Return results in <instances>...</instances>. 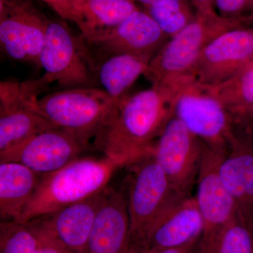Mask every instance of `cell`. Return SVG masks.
Segmentation results:
<instances>
[{
	"label": "cell",
	"mask_w": 253,
	"mask_h": 253,
	"mask_svg": "<svg viewBox=\"0 0 253 253\" xmlns=\"http://www.w3.org/2000/svg\"><path fill=\"white\" fill-rule=\"evenodd\" d=\"M181 90L159 85L123 96L94 139L105 156L126 166L154 151L157 139L173 116V104Z\"/></svg>",
	"instance_id": "6da1fadb"
},
{
	"label": "cell",
	"mask_w": 253,
	"mask_h": 253,
	"mask_svg": "<svg viewBox=\"0 0 253 253\" xmlns=\"http://www.w3.org/2000/svg\"><path fill=\"white\" fill-rule=\"evenodd\" d=\"M246 27L235 20L216 13H196V18L171 38L149 63L146 76L153 84L180 89L193 81L195 63L204 48L222 33Z\"/></svg>",
	"instance_id": "3957f363"
},
{
	"label": "cell",
	"mask_w": 253,
	"mask_h": 253,
	"mask_svg": "<svg viewBox=\"0 0 253 253\" xmlns=\"http://www.w3.org/2000/svg\"><path fill=\"white\" fill-rule=\"evenodd\" d=\"M41 174L18 163H0V219L19 221Z\"/></svg>",
	"instance_id": "d6986e66"
},
{
	"label": "cell",
	"mask_w": 253,
	"mask_h": 253,
	"mask_svg": "<svg viewBox=\"0 0 253 253\" xmlns=\"http://www.w3.org/2000/svg\"><path fill=\"white\" fill-rule=\"evenodd\" d=\"M40 238L36 223H0V253H38Z\"/></svg>",
	"instance_id": "cb8c5ba5"
},
{
	"label": "cell",
	"mask_w": 253,
	"mask_h": 253,
	"mask_svg": "<svg viewBox=\"0 0 253 253\" xmlns=\"http://www.w3.org/2000/svg\"><path fill=\"white\" fill-rule=\"evenodd\" d=\"M219 16L253 27V0H214Z\"/></svg>",
	"instance_id": "484cf974"
},
{
	"label": "cell",
	"mask_w": 253,
	"mask_h": 253,
	"mask_svg": "<svg viewBox=\"0 0 253 253\" xmlns=\"http://www.w3.org/2000/svg\"><path fill=\"white\" fill-rule=\"evenodd\" d=\"M136 10L133 0H71L66 18L78 25L84 38L117 26Z\"/></svg>",
	"instance_id": "ffe728a7"
},
{
	"label": "cell",
	"mask_w": 253,
	"mask_h": 253,
	"mask_svg": "<svg viewBox=\"0 0 253 253\" xmlns=\"http://www.w3.org/2000/svg\"><path fill=\"white\" fill-rule=\"evenodd\" d=\"M136 1L142 3V4L146 5V7H147V6L162 4V3L167 1L168 0H136Z\"/></svg>",
	"instance_id": "1f68e13d"
},
{
	"label": "cell",
	"mask_w": 253,
	"mask_h": 253,
	"mask_svg": "<svg viewBox=\"0 0 253 253\" xmlns=\"http://www.w3.org/2000/svg\"><path fill=\"white\" fill-rule=\"evenodd\" d=\"M220 174L238 215L253 234V128L233 121Z\"/></svg>",
	"instance_id": "4fadbf2b"
},
{
	"label": "cell",
	"mask_w": 253,
	"mask_h": 253,
	"mask_svg": "<svg viewBox=\"0 0 253 253\" xmlns=\"http://www.w3.org/2000/svg\"><path fill=\"white\" fill-rule=\"evenodd\" d=\"M231 115L234 122L253 128V104L239 112Z\"/></svg>",
	"instance_id": "83f0119b"
},
{
	"label": "cell",
	"mask_w": 253,
	"mask_h": 253,
	"mask_svg": "<svg viewBox=\"0 0 253 253\" xmlns=\"http://www.w3.org/2000/svg\"><path fill=\"white\" fill-rule=\"evenodd\" d=\"M36 223L40 238L38 253H71L43 225L41 218L33 219Z\"/></svg>",
	"instance_id": "4316f807"
},
{
	"label": "cell",
	"mask_w": 253,
	"mask_h": 253,
	"mask_svg": "<svg viewBox=\"0 0 253 253\" xmlns=\"http://www.w3.org/2000/svg\"><path fill=\"white\" fill-rule=\"evenodd\" d=\"M49 21L31 4L3 0L0 18V46L9 59L40 68Z\"/></svg>",
	"instance_id": "9c48e42d"
},
{
	"label": "cell",
	"mask_w": 253,
	"mask_h": 253,
	"mask_svg": "<svg viewBox=\"0 0 253 253\" xmlns=\"http://www.w3.org/2000/svg\"><path fill=\"white\" fill-rule=\"evenodd\" d=\"M33 99L23 90L21 83H0V152L55 128L35 109Z\"/></svg>",
	"instance_id": "9a60e30c"
},
{
	"label": "cell",
	"mask_w": 253,
	"mask_h": 253,
	"mask_svg": "<svg viewBox=\"0 0 253 253\" xmlns=\"http://www.w3.org/2000/svg\"><path fill=\"white\" fill-rule=\"evenodd\" d=\"M196 253H253V234L236 215L219 229L203 234Z\"/></svg>",
	"instance_id": "7402d4cb"
},
{
	"label": "cell",
	"mask_w": 253,
	"mask_h": 253,
	"mask_svg": "<svg viewBox=\"0 0 253 253\" xmlns=\"http://www.w3.org/2000/svg\"><path fill=\"white\" fill-rule=\"evenodd\" d=\"M173 116L206 146H227L233 118L215 98L193 83L184 86L174 99Z\"/></svg>",
	"instance_id": "30bf717a"
},
{
	"label": "cell",
	"mask_w": 253,
	"mask_h": 253,
	"mask_svg": "<svg viewBox=\"0 0 253 253\" xmlns=\"http://www.w3.org/2000/svg\"><path fill=\"white\" fill-rule=\"evenodd\" d=\"M196 13L201 14H212L216 13L214 0H191Z\"/></svg>",
	"instance_id": "f1b7e54d"
},
{
	"label": "cell",
	"mask_w": 253,
	"mask_h": 253,
	"mask_svg": "<svg viewBox=\"0 0 253 253\" xmlns=\"http://www.w3.org/2000/svg\"><path fill=\"white\" fill-rule=\"evenodd\" d=\"M226 147L211 148L204 144L200 166L196 199L204 221L203 234L212 232L238 214L235 201L226 189L220 167Z\"/></svg>",
	"instance_id": "5bb4252c"
},
{
	"label": "cell",
	"mask_w": 253,
	"mask_h": 253,
	"mask_svg": "<svg viewBox=\"0 0 253 253\" xmlns=\"http://www.w3.org/2000/svg\"><path fill=\"white\" fill-rule=\"evenodd\" d=\"M200 239H195L184 246L164 250L156 253H196Z\"/></svg>",
	"instance_id": "f546056e"
},
{
	"label": "cell",
	"mask_w": 253,
	"mask_h": 253,
	"mask_svg": "<svg viewBox=\"0 0 253 253\" xmlns=\"http://www.w3.org/2000/svg\"><path fill=\"white\" fill-rule=\"evenodd\" d=\"M44 1L52 6L53 8H54V9L56 10L61 16L66 18L68 5L71 0H44Z\"/></svg>",
	"instance_id": "4dcf8cb0"
},
{
	"label": "cell",
	"mask_w": 253,
	"mask_h": 253,
	"mask_svg": "<svg viewBox=\"0 0 253 253\" xmlns=\"http://www.w3.org/2000/svg\"><path fill=\"white\" fill-rule=\"evenodd\" d=\"M118 101L96 86L63 89L33 100L36 111L54 127L90 140L98 135Z\"/></svg>",
	"instance_id": "8992f818"
},
{
	"label": "cell",
	"mask_w": 253,
	"mask_h": 253,
	"mask_svg": "<svg viewBox=\"0 0 253 253\" xmlns=\"http://www.w3.org/2000/svg\"><path fill=\"white\" fill-rule=\"evenodd\" d=\"M84 253H132L124 191L108 186Z\"/></svg>",
	"instance_id": "e0dca14e"
},
{
	"label": "cell",
	"mask_w": 253,
	"mask_h": 253,
	"mask_svg": "<svg viewBox=\"0 0 253 253\" xmlns=\"http://www.w3.org/2000/svg\"><path fill=\"white\" fill-rule=\"evenodd\" d=\"M126 166L124 161L105 156L79 158L55 172L41 174L19 222L49 215L101 192L116 171Z\"/></svg>",
	"instance_id": "7a4b0ae2"
},
{
	"label": "cell",
	"mask_w": 253,
	"mask_h": 253,
	"mask_svg": "<svg viewBox=\"0 0 253 253\" xmlns=\"http://www.w3.org/2000/svg\"><path fill=\"white\" fill-rule=\"evenodd\" d=\"M204 144L174 116L155 143L154 154L173 190L181 197L191 196L197 181Z\"/></svg>",
	"instance_id": "ba28073f"
},
{
	"label": "cell",
	"mask_w": 253,
	"mask_h": 253,
	"mask_svg": "<svg viewBox=\"0 0 253 253\" xmlns=\"http://www.w3.org/2000/svg\"><path fill=\"white\" fill-rule=\"evenodd\" d=\"M253 61V27L235 28L222 33L204 48L191 76L198 85H216Z\"/></svg>",
	"instance_id": "7c38bea8"
},
{
	"label": "cell",
	"mask_w": 253,
	"mask_h": 253,
	"mask_svg": "<svg viewBox=\"0 0 253 253\" xmlns=\"http://www.w3.org/2000/svg\"><path fill=\"white\" fill-rule=\"evenodd\" d=\"M39 63L42 76L21 83L31 97L38 98L52 83L66 89L94 87L98 83L97 66L84 40L63 23L49 21Z\"/></svg>",
	"instance_id": "277c9868"
},
{
	"label": "cell",
	"mask_w": 253,
	"mask_h": 253,
	"mask_svg": "<svg viewBox=\"0 0 253 253\" xmlns=\"http://www.w3.org/2000/svg\"><path fill=\"white\" fill-rule=\"evenodd\" d=\"M101 192L41 218L51 235L71 253H84L106 192Z\"/></svg>",
	"instance_id": "ac0fdd59"
},
{
	"label": "cell",
	"mask_w": 253,
	"mask_h": 253,
	"mask_svg": "<svg viewBox=\"0 0 253 253\" xmlns=\"http://www.w3.org/2000/svg\"><path fill=\"white\" fill-rule=\"evenodd\" d=\"M150 61L136 55H113L103 59L97 66V82L111 98L119 101L138 78L146 75Z\"/></svg>",
	"instance_id": "44dd1931"
},
{
	"label": "cell",
	"mask_w": 253,
	"mask_h": 253,
	"mask_svg": "<svg viewBox=\"0 0 253 253\" xmlns=\"http://www.w3.org/2000/svg\"><path fill=\"white\" fill-rule=\"evenodd\" d=\"M129 168L126 196L132 253H144L148 239L161 214L183 199L174 192L154 154L141 156Z\"/></svg>",
	"instance_id": "5b68a950"
},
{
	"label": "cell",
	"mask_w": 253,
	"mask_h": 253,
	"mask_svg": "<svg viewBox=\"0 0 253 253\" xmlns=\"http://www.w3.org/2000/svg\"><path fill=\"white\" fill-rule=\"evenodd\" d=\"M204 221L196 197L183 198L168 208L155 224L144 253H156L201 239Z\"/></svg>",
	"instance_id": "2e32d148"
},
{
	"label": "cell",
	"mask_w": 253,
	"mask_h": 253,
	"mask_svg": "<svg viewBox=\"0 0 253 253\" xmlns=\"http://www.w3.org/2000/svg\"><path fill=\"white\" fill-rule=\"evenodd\" d=\"M168 38L148 13L139 9L114 27L82 37L88 49L103 59L126 54L151 60L167 42Z\"/></svg>",
	"instance_id": "8fae6325"
},
{
	"label": "cell",
	"mask_w": 253,
	"mask_h": 253,
	"mask_svg": "<svg viewBox=\"0 0 253 253\" xmlns=\"http://www.w3.org/2000/svg\"><path fill=\"white\" fill-rule=\"evenodd\" d=\"M200 86L217 99L230 114L239 112L253 104V61L227 81L216 85Z\"/></svg>",
	"instance_id": "603a6c76"
},
{
	"label": "cell",
	"mask_w": 253,
	"mask_h": 253,
	"mask_svg": "<svg viewBox=\"0 0 253 253\" xmlns=\"http://www.w3.org/2000/svg\"><path fill=\"white\" fill-rule=\"evenodd\" d=\"M147 9L148 14L170 38L192 22L196 15L193 14L186 0H168L162 4L147 6Z\"/></svg>",
	"instance_id": "d4e9b609"
},
{
	"label": "cell",
	"mask_w": 253,
	"mask_h": 253,
	"mask_svg": "<svg viewBox=\"0 0 253 253\" xmlns=\"http://www.w3.org/2000/svg\"><path fill=\"white\" fill-rule=\"evenodd\" d=\"M90 141L73 131L51 128L0 152V163H18L38 174H48L81 157Z\"/></svg>",
	"instance_id": "52a82bcc"
}]
</instances>
